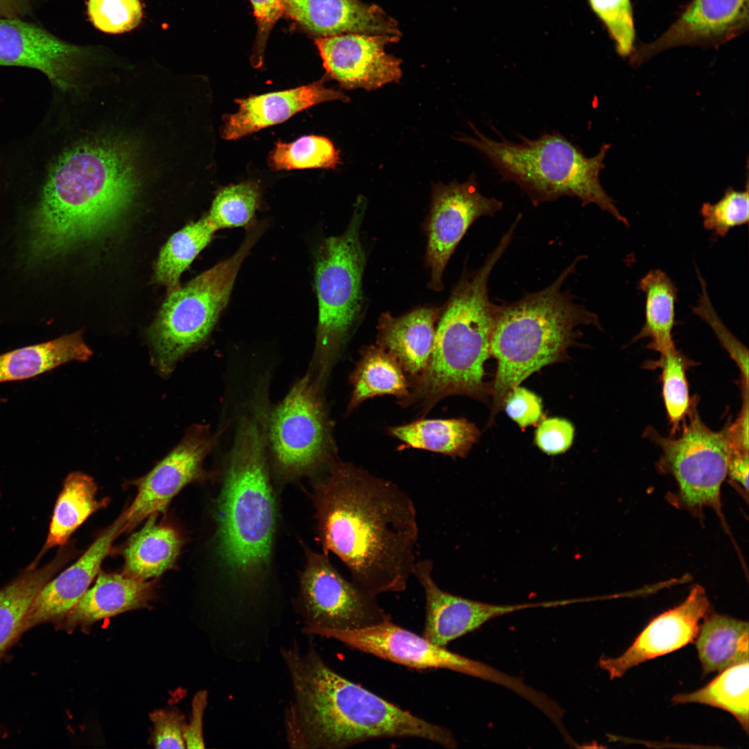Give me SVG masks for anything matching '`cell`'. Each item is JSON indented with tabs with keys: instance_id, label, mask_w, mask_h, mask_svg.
Segmentation results:
<instances>
[{
	"instance_id": "cell-1",
	"label": "cell",
	"mask_w": 749,
	"mask_h": 749,
	"mask_svg": "<svg viewBox=\"0 0 749 749\" xmlns=\"http://www.w3.org/2000/svg\"><path fill=\"white\" fill-rule=\"evenodd\" d=\"M313 482L312 500L325 554L377 596L406 589L419 539L417 510L397 484L339 458Z\"/></svg>"
},
{
	"instance_id": "cell-2",
	"label": "cell",
	"mask_w": 749,
	"mask_h": 749,
	"mask_svg": "<svg viewBox=\"0 0 749 749\" xmlns=\"http://www.w3.org/2000/svg\"><path fill=\"white\" fill-rule=\"evenodd\" d=\"M142 132L89 131L52 164L36 208L44 229L77 244L110 229L148 180L157 177L155 151Z\"/></svg>"
},
{
	"instance_id": "cell-3",
	"label": "cell",
	"mask_w": 749,
	"mask_h": 749,
	"mask_svg": "<svg viewBox=\"0 0 749 749\" xmlns=\"http://www.w3.org/2000/svg\"><path fill=\"white\" fill-rule=\"evenodd\" d=\"M294 699L286 716L293 748L341 749L379 739L416 738L447 748V728L385 700L331 669L312 647L282 649Z\"/></svg>"
},
{
	"instance_id": "cell-4",
	"label": "cell",
	"mask_w": 749,
	"mask_h": 749,
	"mask_svg": "<svg viewBox=\"0 0 749 749\" xmlns=\"http://www.w3.org/2000/svg\"><path fill=\"white\" fill-rule=\"evenodd\" d=\"M510 244L501 237L483 265L465 273L440 313L432 352L423 373L410 384L408 395L398 401L415 406L421 417L442 399L463 395L485 402L490 385L483 381L490 356V338L497 305L488 295L492 269Z\"/></svg>"
},
{
	"instance_id": "cell-5",
	"label": "cell",
	"mask_w": 749,
	"mask_h": 749,
	"mask_svg": "<svg viewBox=\"0 0 749 749\" xmlns=\"http://www.w3.org/2000/svg\"><path fill=\"white\" fill-rule=\"evenodd\" d=\"M583 256L567 266L549 286L522 299L497 305L490 352L497 363L490 395L489 423L503 408L507 393L542 368L565 359L582 325L601 328L598 316L562 290Z\"/></svg>"
},
{
	"instance_id": "cell-6",
	"label": "cell",
	"mask_w": 749,
	"mask_h": 749,
	"mask_svg": "<svg viewBox=\"0 0 749 749\" xmlns=\"http://www.w3.org/2000/svg\"><path fill=\"white\" fill-rule=\"evenodd\" d=\"M267 454L261 409L239 422L218 501L221 556L234 574L246 579L261 575L270 559L276 508Z\"/></svg>"
},
{
	"instance_id": "cell-7",
	"label": "cell",
	"mask_w": 749,
	"mask_h": 749,
	"mask_svg": "<svg viewBox=\"0 0 749 749\" xmlns=\"http://www.w3.org/2000/svg\"><path fill=\"white\" fill-rule=\"evenodd\" d=\"M469 125L474 136L462 135L457 139L484 155L501 180L517 184L534 205L563 196L574 197L583 207L594 204L629 227L600 182L610 144H603L596 155L587 157L559 132H545L535 139L519 135L520 142L515 143L494 127L499 140L487 137L473 123Z\"/></svg>"
},
{
	"instance_id": "cell-8",
	"label": "cell",
	"mask_w": 749,
	"mask_h": 749,
	"mask_svg": "<svg viewBox=\"0 0 749 749\" xmlns=\"http://www.w3.org/2000/svg\"><path fill=\"white\" fill-rule=\"evenodd\" d=\"M365 208L359 200L345 232L325 239L316 257L318 320L308 372L323 390L361 314L365 254L359 236Z\"/></svg>"
},
{
	"instance_id": "cell-9",
	"label": "cell",
	"mask_w": 749,
	"mask_h": 749,
	"mask_svg": "<svg viewBox=\"0 0 749 749\" xmlns=\"http://www.w3.org/2000/svg\"><path fill=\"white\" fill-rule=\"evenodd\" d=\"M251 226L228 259L167 292L148 332L150 361L163 377L209 336L225 307L241 266L261 233Z\"/></svg>"
},
{
	"instance_id": "cell-10",
	"label": "cell",
	"mask_w": 749,
	"mask_h": 749,
	"mask_svg": "<svg viewBox=\"0 0 749 749\" xmlns=\"http://www.w3.org/2000/svg\"><path fill=\"white\" fill-rule=\"evenodd\" d=\"M322 392L307 372L266 414L268 451L284 479L318 474L338 458Z\"/></svg>"
},
{
	"instance_id": "cell-11",
	"label": "cell",
	"mask_w": 749,
	"mask_h": 749,
	"mask_svg": "<svg viewBox=\"0 0 749 749\" xmlns=\"http://www.w3.org/2000/svg\"><path fill=\"white\" fill-rule=\"evenodd\" d=\"M681 433L664 437L648 427L644 435L662 449L660 463L675 477L689 507L720 506V490L731 453L729 423L713 431L691 406Z\"/></svg>"
},
{
	"instance_id": "cell-12",
	"label": "cell",
	"mask_w": 749,
	"mask_h": 749,
	"mask_svg": "<svg viewBox=\"0 0 749 749\" xmlns=\"http://www.w3.org/2000/svg\"><path fill=\"white\" fill-rule=\"evenodd\" d=\"M306 634L339 641L355 650L412 669H447L505 687L518 695L526 684L490 666L436 645L423 636L405 629L388 618L359 629L339 630L304 626Z\"/></svg>"
},
{
	"instance_id": "cell-13",
	"label": "cell",
	"mask_w": 749,
	"mask_h": 749,
	"mask_svg": "<svg viewBox=\"0 0 749 749\" xmlns=\"http://www.w3.org/2000/svg\"><path fill=\"white\" fill-rule=\"evenodd\" d=\"M304 549L307 561L300 577V599L305 626L359 629L390 617L377 596L345 579L328 555Z\"/></svg>"
},
{
	"instance_id": "cell-14",
	"label": "cell",
	"mask_w": 749,
	"mask_h": 749,
	"mask_svg": "<svg viewBox=\"0 0 749 749\" xmlns=\"http://www.w3.org/2000/svg\"><path fill=\"white\" fill-rule=\"evenodd\" d=\"M503 203L483 196L475 173L467 181L434 184L430 213L427 223L426 261L430 268L429 287L440 291L446 265L456 246L472 225L481 216H492Z\"/></svg>"
},
{
	"instance_id": "cell-15",
	"label": "cell",
	"mask_w": 749,
	"mask_h": 749,
	"mask_svg": "<svg viewBox=\"0 0 749 749\" xmlns=\"http://www.w3.org/2000/svg\"><path fill=\"white\" fill-rule=\"evenodd\" d=\"M222 432H213L205 424L191 426L180 442L138 480L137 495L125 510L126 531L150 515L164 512L185 486L207 476L203 463L218 445Z\"/></svg>"
},
{
	"instance_id": "cell-16",
	"label": "cell",
	"mask_w": 749,
	"mask_h": 749,
	"mask_svg": "<svg viewBox=\"0 0 749 749\" xmlns=\"http://www.w3.org/2000/svg\"><path fill=\"white\" fill-rule=\"evenodd\" d=\"M400 36L347 33L317 37L315 42L327 77L345 89L372 91L400 80L402 60L385 51Z\"/></svg>"
},
{
	"instance_id": "cell-17",
	"label": "cell",
	"mask_w": 749,
	"mask_h": 749,
	"mask_svg": "<svg viewBox=\"0 0 749 749\" xmlns=\"http://www.w3.org/2000/svg\"><path fill=\"white\" fill-rule=\"evenodd\" d=\"M85 51L21 18H0V65L40 71L62 91L78 85Z\"/></svg>"
},
{
	"instance_id": "cell-18",
	"label": "cell",
	"mask_w": 749,
	"mask_h": 749,
	"mask_svg": "<svg viewBox=\"0 0 749 749\" xmlns=\"http://www.w3.org/2000/svg\"><path fill=\"white\" fill-rule=\"evenodd\" d=\"M748 27V0H690L677 19L655 41L635 49L630 63L639 66L670 49L717 47Z\"/></svg>"
},
{
	"instance_id": "cell-19",
	"label": "cell",
	"mask_w": 749,
	"mask_h": 749,
	"mask_svg": "<svg viewBox=\"0 0 749 749\" xmlns=\"http://www.w3.org/2000/svg\"><path fill=\"white\" fill-rule=\"evenodd\" d=\"M709 612L705 589L696 585L682 603L653 619L622 655L601 658L599 666L613 679L641 663L678 650L695 641L700 621Z\"/></svg>"
},
{
	"instance_id": "cell-20",
	"label": "cell",
	"mask_w": 749,
	"mask_h": 749,
	"mask_svg": "<svg viewBox=\"0 0 749 749\" xmlns=\"http://www.w3.org/2000/svg\"><path fill=\"white\" fill-rule=\"evenodd\" d=\"M433 562L417 561L413 574L425 597L423 637L445 647L451 641L474 630L489 620L513 612L534 607L555 605V602L495 605L463 598L442 589L433 578Z\"/></svg>"
},
{
	"instance_id": "cell-21",
	"label": "cell",
	"mask_w": 749,
	"mask_h": 749,
	"mask_svg": "<svg viewBox=\"0 0 749 749\" xmlns=\"http://www.w3.org/2000/svg\"><path fill=\"white\" fill-rule=\"evenodd\" d=\"M124 510L71 566L39 592L24 619L20 634L43 622H58L89 589L110 553L114 541L126 531Z\"/></svg>"
},
{
	"instance_id": "cell-22",
	"label": "cell",
	"mask_w": 749,
	"mask_h": 749,
	"mask_svg": "<svg viewBox=\"0 0 749 749\" xmlns=\"http://www.w3.org/2000/svg\"><path fill=\"white\" fill-rule=\"evenodd\" d=\"M331 101H350L343 92L326 87L323 79L284 91L236 99L239 110L224 117L222 137L235 140L282 123L313 105Z\"/></svg>"
},
{
	"instance_id": "cell-23",
	"label": "cell",
	"mask_w": 749,
	"mask_h": 749,
	"mask_svg": "<svg viewBox=\"0 0 749 749\" xmlns=\"http://www.w3.org/2000/svg\"><path fill=\"white\" fill-rule=\"evenodd\" d=\"M285 15L318 37L347 33L401 35L397 21L359 0H284Z\"/></svg>"
},
{
	"instance_id": "cell-24",
	"label": "cell",
	"mask_w": 749,
	"mask_h": 749,
	"mask_svg": "<svg viewBox=\"0 0 749 749\" xmlns=\"http://www.w3.org/2000/svg\"><path fill=\"white\" fill-rule=\"evenodd\" d=\"M155 594L154 580H139L123 574L99 571L94 585L57 623L69 632H89L98 621L149 606Z\"/></svg>"
},
{
	"instance_id": "cell-25",
	"label": "cell",
	"mask_w": 749,
	"mask_h": 749,
	"mask_svg": "<svg viewBox=\"0 0 749 749\" xmlns=\"http://www.w3.org/2000/svg\"><path fill=\"white\" fill-rule=\"evenodd\" d=\"M440 313L436 307H423L399 317L384 313L379 318L376 345L398 360L410 384L428 364Z\"/></svg>"
},
{
	"instance_id": "cell-26",
	"label": "cell",
	"mask_w": 749,
	"mask_h": 749,
	"mask_svg": "<svg viewBox=\"0 0 749 749\" xmlns=\"http://www.w3.org/2000/svg\"><path fill=\"white\" fill-rule=\"evenodd\" d=\"M97 490L94 479L85 473L74 472L67 476L54 506L46 542L28 568L36 567L48 550L66 544L90 515L107 506L109 499L98 500Z\"/></svg>"
},
{
	"instance_id": "cell-27",
	"label": "cell",
	"mask_w": 749,
	"mask_h": 749,
	"mask_svg": "<svg viewBox=\"0 0 749 749\" xmlns=\"http://www.w3.org/2000/svg\"><path fill=\"white\" fill-rule=\"evenodd\" d=\"M92 355L81 332L0 354V383L35 377L71 361Z\"/></svg>"
},
{
	"instance_id": "cell-28",
	"label": "cell",
	"mask_w": 749,
	"mask_h": 749,
	"mask_svg": "<svg viewBox=\"0 0 749 749\" xmlns=\"http://www.w3.org/2000/svg\"><path fill=\"white\" fill-rule=\"evenodd\" d=\"M157 515L148 517L143 528L128 540L123 551V574L152 580L175 562L182 546L181 537L173 528L157 524Z\"/></svg>"
},
{
	"instance_id": "cell-29",
	"label": "cell",
	"mask_w": 749,
	"mask_h": 749,
	"mask_svg": "<svg viewBox=\"0 0 749 749\" xmlns=\"http://www.w3.org/2000/svg\"><path fill=\"white\" fill-rule=\"evenodd\" d=\"M388 433L402 442L399 449H423L464 458L478 441L480 431L465 418L418 420L388 429Z\"/></svg>"
},
{
	"instance_id": "cell-30",
	"label": "cell",
	"mask_w": 749,
	"mask_h": 749,
	"mask_svg": "<svg viewBox=\"0 0 749 749\" xmlns=\"http://www.w3.org/2000/svg\"><path fill=\"white\" fill-rule=\"evenodd\" d=\"M748 635L747 621L709 614L700 627L696 642L703 674L721 673L748 662Z\"/></svg>"
},
{
	"instance_id": "cell-31",
	"label": "cell",
	"mask_w": 749,
	"mask_h": 749,
	"mask_svg": "<svg viewBox=\"0 0 749 749\" xmlns=\"http://www.w3.org/2000/svg\"><path fill=\"white\" fill-rule=\"evenodd\" d=\"M361 354L350 375L352 391L347 413L370 398L393 395L399 401L408 395L409 379L393 355L377 345L365 347Z\"/></svg>"
},
{
	"instance_id": "cell-32",
	"label": "cell",
	"mask_w": 749,
	"mask_h": 749,
	"mask_svg": "<svg viewBox=\"0 0 749 749\" xmlns=\"http://www.w3.org/2000/svg\"><path fill=\"white\" fill-rule=\"evenodd\" d=\"M68 549L41 567H27L0 590V655L20 635L25 616L41 589L71 557Z\"/></svg>"
},
{
	"instance_id": "cell-33",
	"label": "cell",
	"mask_w": 749,
	"mask_h": 749,
	"mask_svg": "<svg viewBox=\"0 0 749 749\" xmlns=\"http://www.w3.org/2000/svg\"><path fill=\"white\" fill-rule=\"evenodd\" d=\"M645 295L644 322L634 341L648 338V347L660 354L675 347L673 329L675 324L678 289L661 269H653L639 282Z\"/></svg>"
},
{
	"instance_id": "cell-34",
	"label": "cell",
	"mask_w": 749,
	"mask_h": 749,
	"mask_svg": "<svg viewBox=\"0 0 749 749\" xmlns=\"http://www.w3.org/2000/svg\"><path fill=\"white\" fill-rule=\"evenodd\" d=\"M216 229L206 215L173 234L161 249L155 266L156 281L167 292L180 286L181 275L211 241Z\"/></svg>"
},
{
	"instance_id": "cell-35",
	"label": "cell",
	"mask_w": 749,
	"mask_h": 749,
	"mask_svg": "<svg viewBox=\"0 0 749 749\" xmlns=\"http://www.w3.org/2000/svg\"><path fill=\"white\" fill-rule=\"evenodd\" d=\"M748 662L731 666L704 687L689 694L675 695L676 704L699 703L720 708L730 713L743 730L748 732Z\"/></svg>"
},
{
	"instance_id": "cell-36",
	"label": "cell",
	"mask_w": 749,
	"mask_h": 749,
	"mask_svg": "<svg viewBox=\"0 0 749 749\" xmlns=\"http://www.w3.org/2000/svg\"><path fill=\"white\" fill-rule=\"evenodd\" d=\"M339 153L329 139L308 135L290 143L277 141L268 162L273 171L334 169L340 163Z\"/></svg>"
},
{
	"instance_id": "cell-37",
	"label": "cell",
	"mask_w": 749,
	"mask_h": 749,
	"mask_svg": "<svg viewBox=\"0 0 749 749\" xmlns=\"http://www.w3.org/2000/svg\"><path fill=\"white\" fill-rule=\"evenodd\" d=\"M260 196L259 186L253 181L223 187L206 216L216 230L247 225L259 208Z\"/></svg>"
},
{
	"instance_id": "cell-38",
	"label": "cell",
	"mask_w": 749,
	"mask_h": 749,
	"mask_svg": "<svg viewBox=\"0 0 749 749\" xmlns=\"http://www.w3.org/2000/svg\"><path fill=\"white\" fill-rule=\"evenodd\" d=\"M689 363L675 346L660 353L658 361L662 369V397L673 436L679 431L691 406L686 375Z\"/></svg>"
},
{
	"instance_id": "cell-39",
	"label": "cell",
	"mask_w": 749,
	"mask_h": 749,
	"mask_svg": "<svg viewBox=\"0 0 749 749\" xmlns=\"http://www.w3.org/2000/svg\"><path fill=\"white\" fill-rule=\"evenodd\" d=\"M748 178L745 189L728 187L722 198L715 203H705L700 208L704 228L712 232L714 239L725 236L737 226L747 225L749 221Z\"/></svg>"
},
{
	"instance_id": "cell-40",
	"label": "cell",
	"mask_w": 749,
	"mask_h": 749,
	"mask_svg": "<svg viewBox=\"0 0 749 749\" xmlns=\"http://www.w3.org/2000/svg\"><path fill=\"white\" fill-rule=\"evenodd\" d=\"M593 11L614 40L617 53L626 58L635 51V29L630 0H589Z\"/></svg>"
},
{
	"instance_id": "cell-41",
	"label": "cell",
	"mask_w": 749,
	"mask_h": 749,
	"mask_svg": "<svg viewBox=\"0 0 749 749\" xmlns=\"http://www.w3.org/2000/svg\"><path fill=\"white\" fill-rule=\"evenodd\" d=\"M88 13L94 26L101 31L121 33L139 24L142 10L139 0H89Z\"/></svg>"
},
{
	"instance_id": "cell-42",
	"label": "cell",
	"mask_w": 749,
	"mask_h": 749,
	"mask_svg": "<svg viewBox=\"0 0 749 749\" xmlns=\"http://www.w3.org/2000/svg\"><path fill=\"white\" fill-rule=\"evenodd\" d=\"M696 270L701 292L696 305L692 307L693 313L707 322L712 329L721 343L739 366L743 378V386L748 387V350L728 330L719 318L709 299L705 280L697 268Z\"/></svg>"
},
{
	"instance_id": "cell-43",
	"label": "cell",
	"mask_w": 749,
	"mask_h": 749,
	"mask_svg": "<svg viewBox=\"0 0 749 749\" xmlns=\"http://www.w3.org/2000/svg\"><path fill=\"white\" fill-rule=\"evenodd\" d=\"M153 724L151 741L156 748H186L184 715L175 709H157L150 714Z\"/></svg>"
},
{
	"instance_id": "cell-44",
	"label": "cell",
	"mask_w": 749,
	"mask_h": 749,
	"mask_svg": "<svg viewBox=\"0 0 749 749\" xmlns=\"http://www.w3.org/2000/svg\"><path fill=\"white\" fill-rule=\"evenodd\" d=\"M254 10L257 31L251 62L254 67L262 65L268 36L275 25L284 15V0H250Z\"/></svg>"
},
{
	"instance_id": "cell-45",
	"label": "cell",
	"mask_w": 749,
	"mask_h": 749,
	"mask_svg": "<svg viewBox=\"0 0 749 749\" xmlns=\"http://www.w3.org/2000/svg\"><path fill=\"white\" fill-rule=\"evenodd\" d=\"M574 427L566 419L550 417L543 419L535 432V443L547 455L563 454L572 445Z\"/></svg>"
},
{
	"instance_id": "cell-46",
	"label": "cell",
	"mask_w": 749,
	"mask_h": 749,
	"mask_svg": "<svg viewBox=\"0 0 749 749\" xmlns=\"http://www.w3.org/2000/svg\"><path fill=\"white\" fill-rule=\"evenodd\" d=\"M508 416L522 429L535 425L542 416V399L533 392L519 386L512 388L503 402Z\"/></svg>"
},
{
	"instance_id": "cell-47",
	"label": "cell",
	"mask_w": 749,
	"mask_h": 749,
	"mask_svg": "<svg viewBox=\"0 0 749 749\" xmlns=\"http://www.w3.org/2000/svg\"><path fill=\"white\" fill-rule=\"evenodd\" d=\"M207 700V694L205 690L196 693L193 698L190 720L184 730L186 748H205L203 723Z\"/></svg>"
},
{
	"instance_id": "cell-48",
	"label": "cell",
	"mask_w": 749,
	"mask_h": 749,
	"mask_svg": "<svg viewBox=\"0 0 749 749\" xmlns=\"http://www.w3.org/2000/svg\"><path fill=\"white\" fill-rule=\"evenodd\" d=\"M728 474L746 490H748V451L731 449Z\"/></svg>"
},
{
	"instance_id": "cell-49",
	"label": "cell",
	"mask_w": 749,
	"mask_h": 749,
	"mask_svg": "<svg viewBox=\"0 0 749 749\" xmlns=\"http://www.w3.org/2000/svg\"><path fill=\"white\" fill-rule=\"evenodd\" d=\"M35 0H0V18H21L30 15Z\"/></svg>"
},
{
	"instance_id": "cell-50",
	"label": "cell",
	"mask_w": 749,
	"mask_h": 749,
	"mask_svg": "<svg viewBox=\"0 0 749 749\" xmlns=\"http://www.w3.org/2000/svg\"><path fill=\"white\" fill-rule=\"evenodd\" d=\"M0 495H1V492H0Z\"/></svg>"
},
{
	"instance_id": "cell-51",
	"label": "cell",
	"mask_w": 749,
	"mask_h": 749,
	"mask_svg": "<svg viewBox=\"0 0 749 749\" xmlns=\"http://www.w3.org/2000/svg\"><path fill=\"white\" fill-rule=\"evenodd\" d=\"M0 401H1V399H0Z\"/></svg>"
}]
</instances>
